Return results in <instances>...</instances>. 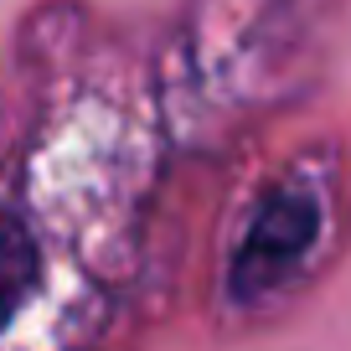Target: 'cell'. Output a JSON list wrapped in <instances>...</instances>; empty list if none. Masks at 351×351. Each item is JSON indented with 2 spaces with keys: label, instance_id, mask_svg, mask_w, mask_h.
<instances>
[{
  "label": "cell",
  "instance_id": "cell-2",
  "mask_svg": "<svg viewBox=\"0 0 351 351\" xmlns=\"http://www.w3.org/2000/svg\"><path fill=\"white\" fill-rule=\"evenodd\" d=\"M36 274H42V258H36L32 228L11 207H0V330L11 326V315L36 289Z\"/></svg>",
  "mask_w": 351,
  "mask_h": 351
},
{
  "label": "cell",
  "instance_id": "cell-1",
  "mask_svg": "<svg viewBox=\"0 0 351 351\" xmlns=\"http://www.w3.org/2000/svg\"><path fill=\"white\" fill-rule=\"evenodd\" d=\"M315 238H320V197L315 191L295 186V181L269 186L228 258V295L238 305L263 300L269 289L295 279V269L315 248Z\"/></svg>",
  "mask_w": 351,
  "mask_h": 351
}]
</instances>
